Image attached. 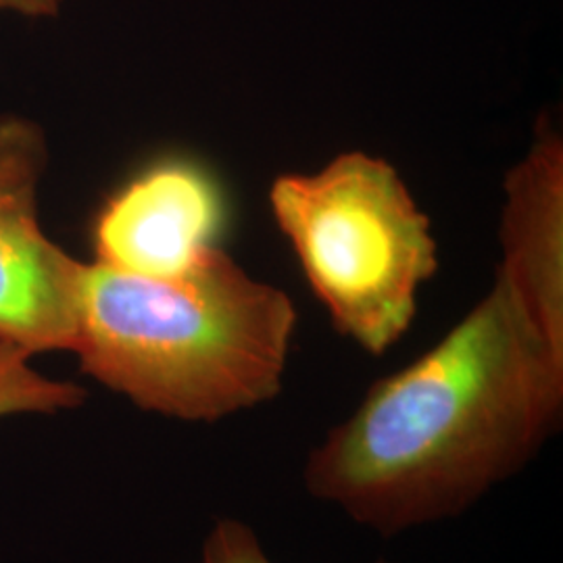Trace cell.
Wrapping results in <instances>:
<instances>
[{
    "mask_svg": "<svg viewBox=\"0 0 563 563\" xmlns=\"http://www.w3.org/2000/svg\"><path fill=\"white\" fill-rule=\"evenodd\" d=\"M563 353L504 282L416 362L372 384L307 462L311 497L383 537L460 516L560 430Z\"/></svg>",
    "mask_w": 563,
    "mask_h": 563,
    "instance_id": "cell-1",
    "label": "cell"
},
{
    "mask_svg": "<svg viewBox=\"0 0 563 563\" xmlns=\"http://www.w3.org/2000/svg\"><path fill=\"white\" fill-rule=\"evenodd\" d=\"M295 328L292 299L222 246L176 278L81 263V372L144 411L218 422L276 399Z\"/></svg>",
    "mask_w": 563,
    "mask_h": 563,
    "instance_id": "cell-2",
    "label": "cell"
},
{
    "mask_svg": "<svg viewBox=\"0 0 563 563\" xmlns=\"http://www.w3.org/2000/svg\"><path fill=\"white\" fill-rule=\"evenodd\" d=\"M269 205L334 328L383 355L409 330L418 292L439 269L430 220L397 169L342 153L320 172L276 178Z\"/></svg>",
    "mask_w": 563,
    "mask_h": 563,
    "instance_id": "cell-3",
    "label": "cell"
},
{
    "mask_svg": "<svg viewBox=\"0 0 563 563\" xmlns=\"http://www.w3.org/2000/svg\"><path fill=\"white\" fill-rule=\"evenodd\" d=\"M48 142L36 121L0 115V342L30 355L71 351L78 339L80 260L41 222Z\"/></svg>",
    "mask_w": 563,
    "mask_h": 563,
    "instance_id": "cell-4",
    "label": "cell"
},
{
    "mask_svg": "<svg viewBox=\"0 0 563 563\" xmlns=\"http://www.w3.org/2000/svg\"><path fill=\"white\" fill-rule=\"evenodd\" d=\"M222 186L205 165L167 157L144 167L102 205L95 263L128 276L176 278L220 246Z\"/></svg>",
    "mask_w": 563,
    "mask_h": 563,
    "instance_id": "cell-5",
    "label": "cell"
},
{
    "mask_svg": "<svg viewBox=\"0 0 563 563\" xmlns=\"http://www.w3.org/2000/svg\"><path fill=\"white\" fill-rule=\"evenodd\" d=\"M501 251L497 278L563 353V142L553 130L505 176Z\"/></svg>",
    "mask_w": 563,
    "mask_h": 563,
    "instance_id": "cell-6",
    "label": "cell"
},
{
    "mask_svg": "<svg viewBox=\"0 0 563 563\" xmlns=\"http://www.w3.org/2000/svg\"><path fill=\"white\" fill-rule=\"evenodd\" d=\"M34 355L11 342H0V418L23 413H59L86 401L76 383L46 378L32 367Z\"/></svg>",
    "mask_w": 563,
    "mask_h": 563,
    "instance_id": "cell-7",
    "label": "cell"
},
{
    "mask_svg": "<svg viewBox=\"0 0 563 563\" xmlns=\"http://www.w3.org/2000/svg\"><path fill=\"white\" fill-rule=\"evenodd\" d=\"M197 563H274L257 537V532L232 518H223L211 528L202 543ZM384 563V562H376Z\"/></svg>",
    "mask_w": 563,
    "mask_h": 563,
    "instance_id": "cell-8",
    "label": "cell"
},
{
    "mask_svg": "<svg viewBox=\"0 0 563 563\" xmlns=\"http://www.w3.org/2000/svg\"><path fill=\"white\" fill-rule=\"evenodd\" d=\"M65 0H0V13H13L25 20H53Z\"/></svg>",
    "mask_w": 563,
    "mask_h": 563,
    "instance_id": "cell-9",
    "label": "cell"
}]
</instances>
